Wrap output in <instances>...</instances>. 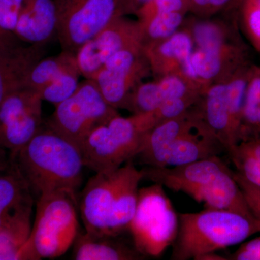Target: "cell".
<instances>
[{
	"label": "cell",
	"instance_id": "6da1fadb",
	"mask_svg": "<svg viewBox=\"0 0 260 260\" xmlns=\"http://www.w3.org/2000/svg\"><path fill=\"white\" fill-rule=\"evenodd\" d=\"M143 169L133 160L116 170L95 173L80 195L79 208L85 232L117 237L129 229L138 203Z\"/></svg>",
	"mask_w": 260,
	"mask_h": 260
},
{
	"label": "cell",
	"instance_id": "7a4b0ae2",
	"mask_svg": "<svg viewBox=\"0 0 260 260\" xmlns=\"http://www.w3.org/2000/svg\"><path fill=\"white\" fill-rule=\"evenodd\" d=\"M32 195L67 191L76 195L85 167L79 145L44 122L15 157Z\"/></svg>",
	"mask_w": 260,
	"mask_h": 260
},
{
	"label": "cell",
	"instance_id": "3957f363",
	"mask_svg": "<svg viewBox=\"0 0 260 260\" xmlns=\"http://www.w3.org/2000/svg\"><path fill=\"white\" fill-rule=\"evenodd\" d=\"M143 170L144 178L171 190L185 193L203 203L205 208L230 210L254 218L233 171L218 155L179 167H147Z\"/></svg>",
	"mask_w": 260,
	"mask_h": 260
},
{
	"label": "cell",
	"instance_id": "277c9868",
	"mask_svg": "<svg viewBox=\"0 0 260 260\" xmlns=\"http://www.w3.org/2000/svg\"><path fill=\"white\" fill-rule=\"evenodd\" d=\"M178 215L179 227L172 245V260H199L260 233L257 219L230 210L205 208L198 213Z\"/></svg>",
	"mask_w": 260,
	"mask_h": 260
},
{
	"label": "cell",
	"instance_id": "5b68a950",
	"mask_svg": "<svg viewBox=\"0 0 260 260\" xmlns=\"http://www.w3.org/2000/svg\"><path fill=\"white\" fill-rule=\"evenodd\" d=\"M155 125L151 112L111 118L94 128L80 145L85 167L95 173L119 169L139 154L145 135Z\"/></svg>",
	"mask_w": 260,
	"mask_h": 260
},
{
	"label": "cell",
	"instance_id": "8992f818",
	"mask_svg": "<svg viewBox=\"0 0 260 260\" xmlns=\"http://www.w3.org/2000/svg\"><path fill=\"white\" fill-rule=\"evenodd\" d=\"M35 220L20 260L55 259L64 255L80 233L76 195L43 193L37 200Z\"/></svg>",
	"mask_w": 260,
	"mask_h": 260
},
{
	"label": "cell",
	"instance_id": "52a82bcc",
	"mask_svg": "<svg viewBox=\"0 0 260 260\" xmlns=\"http://www.w3.org/2000/svg\"><path fill=\"white\" fill-rule=\"evenodd\" d=\"M164 186L139 189L136 210L129 229L133 244L145 257H158L172 246L177 238L179 215Z\"/></svg>",
	"mask_w": 260,
	"mask_h": 260
},
{
	"label": "cell",
	"instance_id": "ba28073f",
	"mask_svg": "<svg viewBox=\"0 0 260 260\" xmlns=\"http://www.w3.org/2000/svg\"><path fill=\"white\" fill-rule=\"evenodd\" d=\"M250 65L243 67L227 79L208 86L193 106L227 153L239 143V126Z\"/></svg>",
	"mask_w": 260,
	"mask_h": 260
},
{
	"label": "cell",
	"instance_id": "9c48e42d",
	"mask_svg": "<svg viewBox=\"0 0 260 260\" xmlns=\"http://www.w3.org/2000/svg\"><path fill=\"white\" fill-rule=\"evenodd\" d=\"M118 114L117 109L106 102L95 82L85 79L73 95L56 106L46 123L80 147L94 128Z\"/></svg>",
	"mask_w": 260,
	"mask_h": 260
},
{
	"label": "cell",
	"instance_id": "30bf717a",
	"mask_svg": "<svg viewBox=\"0 0 260 260\" xmlns=\"http://www.w3.org/2000/svg\"><path fill=\"white\" fill-rule=\"evenodd\" d=\"M56 38L61 51L76 54L118 16L119 0H58Z\"/></svg>",
	"mask_w": 260,
	"mask_h": 260
},
{
	"label": "cell",
	"instance_id": "8fae6325",
	"mask_svg": "<svg viewBox=\"0 0 260 260\" xmlns=\"http://www.w3.org/2000/svg\"><path fill=\"white\" fill-rule=\"evenodd\" d=\"M40 94L24 88L10 93L0 104V145L15 158L44 124Z\"/></svg>",
	"mask_w": 260,
	"mask_h": 260
},
{
	"label": "cell",
	"instance_id": "7c38bea8",
	"mask_svg": "<svg viewBox=\"0 0 260 260\" xmlns=\"http://www.w3.org/2000/svg\"><path fill=\"white\" fill-rule=\"evenodd\" d=\"M151 75L143 47L124 49L109 58L93 79L106 102L116 109H125L130 94Z\"/></svg>",
	"mask_w": 260,
	"mask_h": 260
},
{
	"label": "cell",
	"instance_id": "4fadbf2b",
	"mask_svg": "<svg viewBox=\"0 0 260 260\" xmlns=\"http://www.w3.org/2000/svg\"><path fill=\"white\" fill-rule=\"evenodd\" d=\"M143 37L137 20L116 17L77 51L82 76L93 79L106 61L121 50L143 47Z\"/></svg>",
	"mask_w": 260,
	"mask_h": 260
},
{
	"label": "cell",
	"instance_id": "5bb4252c",
	"mask_svg": "<svg viewBox=\"0 0 260 260\" xmlns=\"http://www.w3.org/2000/svg\"><path fill=\"white\" fill-rule=\"evenodd\" d=\"M248 64H250L247 54L240 42L194 48L185 76L203 91L210 85L227 79Z\"/></svg>",
	"mask_w": 260,
	"mask_h": 260
},
{
	"label": "cell",
	"instance_id": "9a60e30c",
	"mask_svg": "<svg viewBox=\"0 0 260 260\" xmlns=\"http://www.w3.org/2000/svg\"><path fill=\"white\" fill-rule=\"evenodd\" d=\"M194 49L190 34L184 28L164 40L143 46L154 79L169 75H185Z\"/></svg>",
	"mask_w": 260,
	"mask_h": 260
},
{
	"label": "cell",
	"instance_id": "2e32d148",
	"mask_svg": "<svg viewBox=\"0 0 260 260\" xmlns=\"http://www.w3.org/2000/svg\"><path fill=\"white\" fill-rule=\"evenodd\" d=\"M201 93L202 90L185 75H169L137 85L125 109L133 114H144L153 112L169 101Z\"/></svg>",
	"mask_w": 260,
	"mask_h": 260
},
{
	"label": "cell",
	"instance_id": "e0dca14e",
	"mask_svg": "<svg viewBox=\"0 0 260 260\" xmlns=\"http://www.w3.org/2000/svg\"><path fill=\"white\" fill-rule=\"evenodd\" d=\"M225 148L200 119L198 125L179 135L169 145L158 168L175 167L216 156Z\"/></svg>",
	"mask_w": 260,
	"mask_h": 260
},
{
	"label": "cell",
	"instance_id": "ac0fdd59",
	"mask_svg": "<svg viewBox=\"0 0 260 260\" xmlns=\"http://www.w3.org/2000/svg\"><path fill=\"white\" fill-rule=\"evenodd\" d=\"M58 17V0H25L15 37L28 45L47 46L56 37Z\"/></svg>",
	"mask_w": 260,
	"mask_h": 260
},
{
	"label": "cell",
	"instance_id": "d6986e66",
	"mask_svg": "<svg viewBox=\"0 0 260 260\" xmlns=\"http://www.w3.org/2000/svg\"><path fill=\"white\" fill-rule=\"evenodd\" d=\"M46 52L45 45L0 49V104L10 93L25 88L30 70Z\"/></svg>",
	"mask_w": 260,
	"mask_h": 260
},
{
	"label": "cell",
	"instance_id": "ffe728a7",
	"mask_svg": "<svg viewBox=\"0 0 260 260\" xmlns=\"http://www.w3.org/2000/svg\"><path fill=\"white\" fill-rule=\"evenodd\" d=\"M117 237L78 234L73 244V259L76 260H138L145 256Z\"/></svg>",
	"mask_w": 260,
	"mask_h": 260
},
{
	"label": "cell",
	"instance_id": "44dd1931",
	"mask_svg": "<svg viewBox=\"0 0 260 260\" xmlns=\"http://www.w3.org/2000/svg\"><path fill=\"white\" fill-rule=\"evenodd\" d=\"M28 183L20 172L15 158L0 168V228L18 210L34 204Z\"/></svg>",
	"mask_w": 260,
	"mask_h": 260
},
{
	"label": "cell",
	"instance_id": "7402d4cb",
	"mask_svg": "<svg viewBox=\"0 0 260 260\" xmlns=\"http://www.w3.org/2000/svg\"><path fill=\"white\" fill-rule=\"evenodd\" d=\"M181 28L190 34L194 48L213 47L228 43L239 42L234 25L221 18H185Z\"/></svg>",
	"mask_w": 260,
	"mask_h": 260
},
{
	"label": "cell",
	"instance_id": "603a6c76",
	"mask_svg": "<svg viewBox=\"0 0 260 260\" xmlns=\"http://www.w3.org/2000/svg\"><path fill=\"white\" fill-rule=\"evenodd\" d=\"M24 207L0 228V260H20L32 230V207Z\"/></svg>",
	"mask_w": 260,
	"mask_h": 260
},
{
	"label": "cell",
	"instance_id": "cb8c5ba5",
	"mask_svg": "<svg viewBox=\"0 0 260 260\" xmlns=\"http://www.w3.org/2000/svg\"><path fill=\"white\" fill-rule=\"evenodd\" d=\"M239 143L260 142V66L250 65L239 132Z\"/></svg>",
	"mask_w": 260,
	"mask_h": 260
},
{
	"label": "cell",
	"instance_id": "d4e9b609",
	"mask_svg": "<svg viewBox=\"0 0 260 260\" xmlns=\"http://www.w3.org/2000/svg\"><path fill=\"white\" fill-rule=\"evenodd\" d=\"M76 65H78L76 56L68 51H61L60 54L56 56H44L30 70L25 83V88L39 93L65 70Z\"/></svg>",
	"mask_w": 260,
	"mask_h": 260
},
{
	"label": "cell",
	"instance_id": "484cf974",
	"mask_svg": "<svg viewBox=\"0 0 260 260\" xmlns=\"http://www.w3.org/2000/svg\"><path fill=\"white\" fill-rule=\"evenodd\" d=\"M186 15L177 12L137 20L141 30L143 45L164 40L177 32L182 26Z\"/></svg>",
	"mask_w": 260,
	"mask_h": 260
},
{
	"label": "cell",
	"instance_id": "4316f807",
	"mask_svg": "<svg viewBox=\"0 0 260 260\" xmlns=\"http://www.w3.org/2000/svg\"><path fill=\"white\" fill-rule=\"evenodd\" d=\"M81 73L78 65L65 70L59 76L47 84L39 92L43 101L52 104L54 107L69 99L76 91L80 82Z\"/></svg>",
	"mask_w": 260,
	"mask_h": 260
},
{
	"label": "cell",
	"instance_id": "83f0119b",
	"mask_svg": "<svg viewBox=\"0 0 260 260\" xmlns=\"http://www.w3.org/2000/svg\"><path fill=\"white\" fill-rule=\"evenodd\" d=\"M237 172L246 180L260 187V160L243 143H239L228 153Z\"/></svg>",
	"mask_w": 260,
	"mask_h": 260
},
{
	"label": "cell",
	"instance_id": "f1b7e54d",
	"mask_svg": "<svg viewBox=\"0 0 260 260\" xmlns=\"http://www.w3.org/2000/svg\"><path fill=\"white\" fill-rule=\"evenodd\" d=\"M239 8L243 30L260 53V0H242Z\"/></svg>",
	"mask_w": 260,
	"mask_h": 260
},
{
	"label": "cell",
	"instance_id": "f546056e",
	"mask_svg": "<svg viewBox=\"0 0 260 260\" xmlns=\"http://www.w3.org/2000/svg\"><path fill=\"white\" fill-rule=\"evenodd\" d=\"M190 13L189 0H149L135 13L137 20L170 13Z\"/></svg>",
	"mask_w": 260,
	"mask_h": 260
},
{
	"label": "cell",
	"instance_id": "4dcf8cb0",
	"mask_svg": "<svg viewBox=\"0 0 260 260\" xmlns=\"http://www.w3.org/2000/svg\"><path fill=\"white\" fill-rule=\"evenodd\" d=\"M242 0H189L190 13L201 18H210L223 12L239 8Z\"/></svg>",
	"mask_w": 260,
	"mask_h": 260
},
{
	"label": "cell",
	"instance_id": "1f68e13d",
	"mask_svg": "<svg viewBox=\"0 0 260 260\" xmlns=\"http://www.w3.org/2000/svg\"><path fill=\"white\" fill-rule=\"evenodd\" d=\"M25 0H0V31L15 40V28Z\"/></svg>",
	"mask_w": 260,
	"mask_h": 260
},
{
	"label": "cell",
	"instance_id": "d6a6232c",
	"mask_svg": "<svg viewBox=\"0 0 260 260\" xmlns=\"http://www.w3.org/2000/svg\"><path fill=\"white\" fill-rule=\"evenodd\" d=\"M234 179L240 188L253 216L260 221V187L246 180L237 172H233Z\"/></svg>",
	"mask_w": 260,
	"mask_h": 260
},
{
	"label": "cell",
	"instance_id": "836d02e7",
	"mask_svg": "<svg viewBox=\"0 0 260 260\" xmlns=\"http://www.w3.org/2000/svg\"><path fill=\"white\" fill-rule=\"evenodd\" d=\"M230 260H260V237L244 243L235 252L227 256Z\"/></svg>",
	"mask_w": 260,
	"mask_h": 260
},
{
	"label": "cell",
	"instance_id": "e575fe53",
	"mask_svg": "<svg viewBox=\"0 0 260 260\" xmlns=\"http://www.w3.org/2000/svg\"><path fill=\"white\" fill-rule=\"evenodd\" d=\"M149 0H119L118 16L134 15Z\"/></svg>",
	"mask_w": 260,
	"mask_h": 260
},
{
	"label": "cell",
	"instance_id": "d590c367",
	"mask_svg": "<svg viewBox=\"0 0 260 260\" xmlns=\"http://www.w3.org/2000/svg\"><path fill=\"white\" fill-rule=\"evenodd\" d=\"M244 145L251 153L254 154V155L260 160V142H245V143H242Z\"/></svg>",
	"mask_w": 260,
	"mask_h": 260
},
{
	"label": "cell",
	"instance_id": "8d00e7d4",
	"mask_svg": "<svg viewBox=\"0 0 260 260\" xmlns=\"http://www.w3.org/2000/svg\"><path fill=\"white\" fill-rule=\"evenodd\" d=\"M18 46L15 43V40L7 37L1 31H0V49H8V48Z\"/></svg>",
	"mask_w": 260,
	"mask_h": 260
},
{
	"label": "cell",
	"instance_id": "74e56055",
	"mask_svg": "<svg viewBox=\"0 0 260 260\" xmlns=\"http://www.w3.org/2000/svg\"><path fill=\"white\" fill-rule=\"evenodd\" d=\"M11 158L9 152L0 145V168L8 164Z\"/></svg>",
	"mask_w": 260,
	"mask_h": 260
}]
</instances>
